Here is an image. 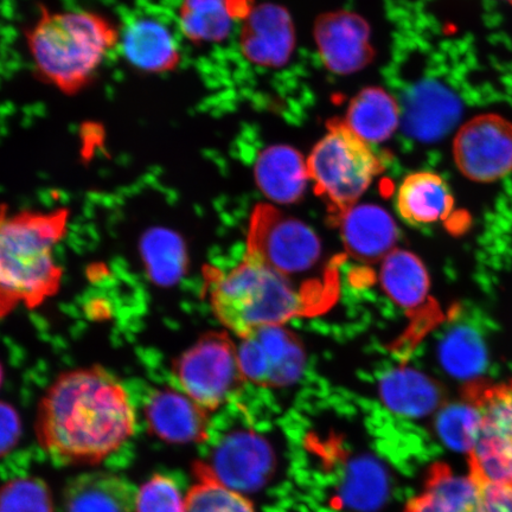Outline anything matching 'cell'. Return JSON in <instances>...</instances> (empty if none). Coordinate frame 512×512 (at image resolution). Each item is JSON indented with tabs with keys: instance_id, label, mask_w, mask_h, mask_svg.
<instances>
[{
	"instance_id": "obj_1",
	"label": "cell",
	"mask_w": 512,
	"mask_h": 512,
	"mask_svg": "<svg viewBox=\"0 0 512 512\" xmlns=\"http://www.w3.org/2000/svg\"><path fill=\"white\" fill-rule=\"evenodd\" d=\"M137 408L125 384L99 367L59 376L38 406L37 439L61 464H99L137 430Z\"/></svg>"
},
{
	"instance_id": "obj_2",
	"label": "cell",
	"mask_w": 512,
	"mask_h": 512,
	"mask_svg": "<svg viewBox=\"0 0 512 512\" xmlns=\"http://www.w3.org/2000/svg\"><path fill=\"white\" fill-rule=\"evenodd\" d=\"M69 211H10L0 206V319L18 307L35 309L62 283L56 248L66 238Z\"/></svg>"
},
{
	"instance_id": "obj_3",
	"label": "cell",
	"mask_w": 512,
	"mask_h": 512,
	"mask_svg": "<svg viewBox=\"0 0 512 512\" xmlns=\"http://www.w3.org/2000/svg\"><path fill=\"white\" fill-rule=\"evenodd\" d=\"M38 70L66 93L92 81L108 54L119 44V30L89 11L44 12L28 36Z\"/></svg>"
},
{
	"instance_id": "obj_4",
	"label": "cell",
	"mask_w": 512,
	"mask_h": 512,
	"mask_svg": "<svg viewBox=\"0 0 512 512\" xmlns=\"http://www.w3.org/2000/svg\"><path fill=\"white\" fill-rule=\"evenodd\" d=\"M207 288L214 315L240 338L305 312L303 294L291 279L249 255L226 273L209 270Z\"/></svg>"
},
{
	"instance_id": "obj_5",
	"label": "cell",
	"mask_w": 512,
	"mask_h": 512,
	"mask_svg": "<svg viewBox=\"0 0 512 512\" xmlns=\"http://www.w3.org/2000/svg\"><path fill=\"white\" fill-rule=\"evenodd\" d=\"M310 181L337 219L356 206L383 164L370 144L356 136L344 121L332 123L307 158Z\"/></svg>"
},
{
	"instance_id": "obj_6",
	"label": "cell",
	"mask_w": 512,
	"mask_h": 512,
	"mask_svg": "<svg viewBox=\"0 0 512 512\" xmlns=\"http://www.w3.org/2000/svg\"><path fill=\"white\" fill-rule=\"evenodd\" d=\"M172 386L207 412L233 399L245 383L238 348L224 332H209L171 367Z\"/></svg>"
},
{
	"instance_id": "obj_7",
	"label": "cell",
	"mask_w": 512,
	"mask_h": 512,
	"mask_svg": "<svg viewBox=\"0 0 512 512\" xmlns=\"http://www.w3.org/2000/svg\"><path fill=\"white\" fill-rule=\"evenodd\" d=\"M247 246V255L287 278L309 272L322 256V243L309 226L268 204L255 208Z\"/></svg>"
},
{
	"instance_id": "obj_8",
	"label": "cell",
	"mask_w": 512,
	"mask_h": 512,
	"mask_svg": "<svg viewBox=\"0 0 512 512\" xmlns=\"http://www.w3.org/2000/svg\"><path fill=\"white\" fill-rule=\"evenodd\" d=\"M454 162L470 181L494 183L512 172V124L497 114H482L460 128Z\"/></svg>"
},
{
	"instance_id": "obj_9",
	"label": "cell",
	"mask_w": 512,
	"mask_h": 512,
	"mask_svg": "<svg viewBox=\"0 0 512 512\" xmlns=\"http://www.w3.org/2000/svg\"><path fill=\"white\" fill-rule=\"evenodd\" d=\"M238 354L246 381L266 388L297 382L306 361L302 341L283 325L264 326L242 338Z\"/></svg>"
},
{
	"instance_id": "obj_10",
	"label": "cell",
	"mask_w": 512,
	"mask_h": 512,
	"mask_svg": "<svg viewBox=\"0 0 512 512\" xmlns=\"http://www.w3.org/2000/svg\"><path fill=\"white\" fill-rule=\"evenodd\" d=\"M206 464L222 484L247 494L261 489L270 480L275 452L264 435L236 430L222 435Z\"/></svg>"
},
{
	"instance_id": "obj_11",
	"label": "cell",
	"mask_w": 512,
	"mask_h": 512,
	"mask_svg": "<svg viewBox=\"0 0 512 512\" xmlns=\"http://www.w3.org/2000/svg\"><path fill=\"white\" fill-rule=\"evenodd\" d=\"M121 53L133 67L165 73L178 66L181 51L175 31L157 10H136L119 30Z\"/></svg>"
},
{
	"instance_id": "obj_12",
	"label": "cell",
	"mask_w": 512,
	"mask_h": 512,
	"mask_svg": "<svg viewBox=\"0 0 512 512\" xmlns=\"http://www.w3.org/2000/svg\"><path fill=\"white\" fill-rule=\"evenodd\" d=\"M315 38L320 57L332 73H356L374 59L369 24L352 12H330L318 18Z\"/></svg>"
},
{
	"instance_id": "obj_13",
	"label": "cell",
	"mask_w": 512,
	"mask_h": 512,
	"mask_svg": "<svg viewBox=\"0 0 512 512\" xmlns=\"http://www.w3.org/2000/svg\"><path fill=\"white\" fill-rule=\"evenodd\" d=\"M144 414L152 434L166 443H203L209 438V412L174 386L153 389Z\"/></svg>"
},
{
	"instance_id": "obj_14",
	"label": "cell",
	"mask_w": 512,
	"mask_h": 512,
	"mask_svg": "<svg viewBox=\"0 0 512 512\" xmlns=\"http://www.w3.org/2000/svg\"><path fill=\"white\" fill-rule=\"evenodd\" d=\"M241 49L260 67H283L291 59L296 34L290 14L279 5L262 4L249 12L241 31Z\"/></svg>"
},
{
	"instance_id": "obj_15",
	"label": "cell",
	"mask_w": 512,
	"mask_h": 512,
	"mask_svg": "<svg viewBox=\"0 0 512 512\" xmlns=\"http://www.w3.org/2000/svg\"><path fill=\"white\" fill-rule=\"evenodd\" d=\"M337 219L344 246L354 258L377 262L394 251L399 239L398 226L383 208L356 204Z\"/></svg>"
},
{
	"instance_id": "obj_16",
	"label": "cell",
	"mask_w": 512,
	"mask_h": 512,
	"mask_svg": "<svg viewBox=\"0 0 512 512\" xmlns=\"http://www.w3.org/2000/svg\"><path fill=\"white\" fill-rule=\"evenodd\" d=\"M254 174L262 194L279 204L302 200L310 182L307 160L287 145H275L262 151L256 159Z\"/></svg>"
},
{
	"instance_id": "obj_17",
	"label": "cell",
	"mask_w": 512,
	"mask_h": 512,
	"mask_svg": "<svg viewBox=\"0 0 512 512\" xmlns=\"http://www.w3.org/2000/svg\"><path fill=\"white\" fill-rule=\"evenodd\" d=\"M453 208L450 185L443 177L430 171L408 175L396 195V209L401 219L414 227L445 221Z\"/></svg>"
},
{
	"instance_id": "obj_18",
	"label": "cell",
	"mask_w": 512,
	"mask_h": 512,
	"mask_svg": "<svg viewBox=\"0 0 512 512\" xmlns=\"http://www.w3.org/2000/svg\"><path fill=\"white\" fill-rule=\"evenodd\" d=\"M403 512H479L478 486L444 463L428 469L424 490L409 499Z\"/></svg>"
},
{
	"instance_id": "obj_19",
	"label": "cell",
	"mask_w": 512,
	"mask_h": 512,
	"mask_svg": "<svg viewBox=\"0 0 512 512\" xmlns=\"http://www.w3.org/2000/svg\"><path fill=\"white\" fill-rule=\"evenodd\" d=\"M379 390L384 405L402 418H424L443 403L439 384L414 369L388 371L380 381Z\"/></svg>"
},
{
	"instance_id": "obj_20",
	"label": "cell",
	"mask_w": 512,
	"mask_h": 512,
	"mask_svg": "<svg viewBox=\"0 0 512 512\" xmlns=\"http://www.w3.org/2000/svg\"><path fill=\"white\" fill-rule=\"evenodd\" d=\"M137 492L111 473H87L72 480L64 495L67 512H133Z\"/></svg>"
},
{
	"instance_id": "obj_21",
	"label": "cell",
	"mask_w": 512,
	"mask_h": 512,
	"mask_svg": "<svg viewBox=\"0 0 512 512\" xmlns=\"http://www.w3.org/2000/svg\"><path fill=\"white\" fill-rule=\"evenodd\" d=\"M399 102L380 87L362 89L350 101L344 123L368 144L386 142L400 125Z\"/></svg>"
},
{
	"instance_id": "obj_22",
	"label": "cell",
	"mask_w": 512,
	"mask_h": 512,
	"mask_svg": "<svg viewBox=\"0 0 512 512\" xmlns=\"http://www.w3.org/2000/svg\"><path fill=\"white\" fill-rule=\"evenodd\" d=\"M380 281L384 292L405 309L425 304L430 292V277L418 256L394 249L382 262Z\"/></svg>"
},
{
	"instance_id": "obj_23",
	"label": "cell",
	"mask_w": 512,
	"mask_h": 512,
	"mask_svg": "<svg viewBox=\"0 0 512 512\" xmlns=\"http://www.w3.org/2000/svg\"><path fill=\"white\" fill-rule=\"evenodd\" d=\"M388 473L371 457H361L351 462L339 491L344 507L358 512H373L387 501Z\"/></svg>"
},
{
	"instance_id": "obj_24",
	"label": "cell",
	"mask_w": 512,
	"mask_h": 512,
	"mask_svg": "<svg viewBox=\"0 0 512 512\" xmlns=\"http://www.w3.org/2000/svg\"><path fill=\"white\" fill-rule=\"evenodd\" d=\"M464 401L479 414L480 431L512 444V380L471 382L465 387Z\"/></svg>"
},
{
	"instance_id": "obj_25",
	"label": "cell",
	"mask_w": 512,
	"mask_h": 512,
	"mask_svg": "<svg viewBox=\"0 0 512 512\" xmlns=\"http://www.w3.org/2000/svg\"><path fill=\"white\" fill-rule=\"evenodd\" d=\"M234 0H183L179 25L195 42H219L232 30Z\"/></svg>"
},
{
	"instance_id": "obj_26",
	"label": "cell",
	"mask_w": 512,
	"mask_h": 512,
	"mask_svg": "<svg viewBox=\"0 0 512 512\" xmlns=\"http://www.w3.org/2000/svg\"><path fill=\"white\" fill-rule=\"evenodd\" d=\"M196 483L185 497V512H256L251 499L228 488L206 463L194 465Z\"/></svg>"
},
{
	"instance_id": "obj_27",
	"label": "cell",
	"mask_w": 512,
	"mask_h": 512,
	"mask_svg": "<svg viewBox=\"0 0 512 512\" xmlns=\"http://www.w3.org/2000/svg\"><path fill=\"white\" fill-rule=\"evenodd\" d=\"M467 460L476 485L512 482V444L507 440L480 431Z\"/></svg>"
},
{
	"instance_id": "obj_28",
	"label": "cell",
	"mask_w": 512,
	"mask_h": 512,
	"mask_svg": "<svg viewBox=\"0 0 512 512\" xmlns=\"http://www.w3.org/2000/svg\"><path fill=\"white\" fill-rule=\"evenodd\" d=\"M438 437L452 450L469 453L480 433V418L470 403L447 406L435 419Z\"/></svg>"
},
{
	"instance_id": "obj_29",
	"label": "cell",
	"mask_w": 512,
	"mask_h": 512,
	"mask_svg": "<svg viewBox=\"0 0 512 512\" xmlns=\"http://www.w3.org/2000/svg\"><path fill=\"white\" fill-rule=\"evenodd\" d=\"M0 512H54L48 486L37 478L11 480L0 489Z\"/></svg>"
},
{
	"instance_id": "obj_30",
	"label": "cell",
	"mask_w": 512,
	"mask_h": 512,
	"mask_svg": "<svg viewBox=\"0 0 512 512\" xmlns=\"http://www.w3.org/2000/svg\"><path fill=\"white\" fill-rule=\"evenodd\" d=\"M440 358L450 373L458 376L470 375L482 364V345L471 332L453 331L441 345Z\"/></svg>"
},
{
	"instance_id": "obj_31",
	"label": "cell",
	"mask_w": 512,
	"mask_h": 512,
	"mask_svg": "<svg viewBox=\"0 0 512 512\" xmlns=\"http://www.w3.org/2000/svg\"><path fill=\"white\" fill-rule=\"evenodd\" d=\"M136 512H185V498L174 479L155 475L137 492Z\"/></svg>"
},
{
	"instance_id": "obj_32",
	"label": "cell",
	"mask_w": 512,
	"mask_h": 512,
	"mask_svg": "<svg viewBox=\"0 0 512 512\" xmlns=\"http://www.w3.org/2000/svg\"><path fill=\"white\" fill-rule=\"evenodd\" d=\"M477 486L479 512H512V482Z\"/></svg>"
},
{
	"instance_id": "obj_33",
	"label": "cell",
	"mask_w": 512,
	"mask_h": 512,
	"mask_svg": "<svg viewBox=\"0 0 512 512\" xmlns=\"http://www.w3.org/2000/svg\"><path fill=\"white\" fill-rule=\"evenodd\" d=\"M21 420L14 408L0 402V458L8 456L21 438Z\"/></svg>"
},
{
	"instance_id": "obj_34",
	"label": "cell",
	"mask_w": 512,
	"mask_h": 512,
	"mask_svg": "<svg viewBox=\"0 0 512 512\" xmlns=\"http://www.w3.org/2000/svg\"><path fill=\"white\" fill-rule=\"evenodd\" d=\"M2 382H3V369H2V366H0V386H2Z\"/></svg>"
},
{
	"instance_id": "obj_35",
	"label": "cell",
	"mask_w": 512,
	"mask_h": 512,
	"mask_svg": "<svg viewBox=\"0 0 512 512\" xmlns=\"http://www.w3.org/2000/svg\"><path fill=\"white\" fill-rule=\"evenodd\" d=\"M505 2H509L510 4H512V0H505Z\"/></svg>"
}]
</instances>
